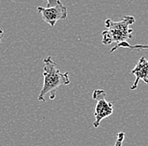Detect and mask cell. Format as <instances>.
<instances>
[{
    "instance_id": "277c9868",
    "label": "cell",
    "mask_w": 148,
    "mask_h": 146,
    "mask_svg": "<svg viewBox=\"0 0 148 146\" xmlns=\"http://www.w3.org/2000/svg\"><path fill=\"white\" fill-rule=\"evenodd\" d=\"M37 12L41 15L42 19L51 27H54L58 21L67 18V9L62 3L53 7H37Z\"/></svg>"
},
{
    "instance_id": "6da1fadb",
    "label": "cell",
    "mask_w": 148,
    "mask_h": 146,
    "mask_svg": "<svg viewBox=\"0 0 148 146\" xmlns=\"http://www.w3.org/2000/svg\"><path fill=\"white\" fill-rule=\"evenodd\" d=\"M43 87L38 96V101L46 102V95L49 94V98L54 100L56 91L62 86L70 84L69 73L61 72L51 56H47L43 60Z\"/></svg>"
},
{
    "instance_id": "5b68a950",
    "label": "cell",
    "mask_w": 148,
    "mask_h": 146,
    "mask_svg": "<svg viewBox=\"0 0 148 146\" xmlns=\"http://www.w3.org/2000/svg\"><path fill=\"white\" fill-rule=\"evenodd\" d=\"M131 74L136 76V80L130 87V90L134 91L138 87L139 82L141 80L148 84V61L145 57H140L136 66L131 71Z\"/></svg>"
},
{
    "instance_id": "8992f818",
    "label": "cell",
    "mask_w": 148,
    "mask_h": 146,
    "mask_svg": "<svg viewBox=\"0 0 148 146\" xmlns=\"http://www.w3.org/2000/svg\"><path fill=\"white\" fill-rule=\"evenodd\" d=\"M125 48V49H129V50H148V45H135V46H132V45H130L128 42H123V43H120L117 46H114L112 49L110 50V53H113L114 51H115L118 48Z\"/></svg>"
},
{
    "instance_id": "ba28073f",
    "label": "cell",
    "mask_w": 148,
    "mask_h": 146,
    "mask_svg": "<svg viewBox=\"0 0 148 146\" xmlns=\"http://www.w3.org/2000/svg\"><path fill=\"white\" fill-rule=\"evenodd\" d=\"M47 1V7H53L62 3L60 0H46Z\"/></svg>"
},
{
    "instance_id": "52a82bcc",
    "label": "cell",
    "mask_w": 148,
    "mask_h": 146,
    "mask_svg": "<svg viewBox=\"0 0 148 146\" xmlns=\"http://www.w3.org/2000/svg\"><path fill=\"white\" fill-rule=\"evenodd\" d=\"M124 139H125V133L124 132H119L117 134L116 140H115V143H114V146H122Z\"/></svg>"
},
{
    "instance_id": "7a4b0ae2",
    "label": "cell",
    "mask_w": 148,
    "mask_h": 146,
    "mask_svg": "<svg viewBox=\"0 0 148 146\" xmlns=\"http://www.w3.org/2000/svg\"><path fill=\"white\" fill-rule=\"evenodd\" d=\"M135 22L136 18L131 15H125L117 22L107 18L104 21L105 29L101 33L102 44L103 46H109L114 43L117 46L120 43L126 42L127 40L132 38L133 29L130 28V25Z\"/></svg>"
},
{
    "instance_id": "3957f363",
    "label": "cell",
    "mask_w": 148,
    "mask_h": 146,
    "mask_svg": "<svg viewBox=\"0 0 148 146\" xmlns=\"http://www.w3.org/2000/svg\"><path fill=\"white\" fill-rule=\"evenodd\" d=\"M107 93L106 91L97 89L92 92V99L97 101L95 108H94V121H93V127L99 128L101 121L103 119H106L113 114L114 112V102H107L105 100Z\"/></svg>"
},
{
    "instance_id": "9c48e42d",
    "label": "cell",
    "mask_w": 148,
    "mask_h": 146,
    "mask_svg": "<svg viewBox=\"0 0 148 146\" xmlns=\"http://www.w3.org/2000/svg\"><path fill=\"white\" fill-rule=\"evenodd\" d=\"M3 30L0 28V46L2 44V38H3Z\"/></svg>"
}]
</instances>
